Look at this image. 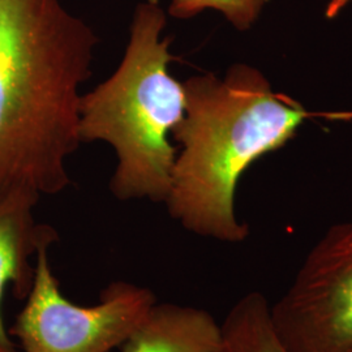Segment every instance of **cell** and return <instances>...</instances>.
<instances>
[{"label":"cell","mask_w":352,"mask_h":352,"mask_svg":"<svg viewBox=\"0 0 352 352\" xmlns=\"http://www.w3.org/2000/svg\"><path fill=\"white\" fill-rule=\"evenodd\" d=\"M167 11L142 0L132 14L126 51L118 68L82 93L81 144L101 141L116 155L110 190L120 201L167 200L177 148L171 142L187 106L184 82L170 74L174 56L164 36Z\"/></svg>","instance_id":"3957f363"},{"label":"cell","mask_w":352,"mask_h":352,"mask_svg":"<svg viewBox=\"0 0 352 352\" xmlns=\"http://www.w3.org/2000/svg\"><path fill=\"white\" fill-rule=\"evenodd\" d=\"M39 200L28 193L0 199V352H20L1 316L6 291L11 287L17 299L25 300L34 279L33 258L59 239L54 227L37 222L33 212Z\"/></svg>","instance_id":"8992f818"},{"label":"cell","mask_w":352,"mask_h":352,"mask_svg":"<svg viewBox=\"0 0 352 352\" xmlns=\"http://www.w3.org/2000/svg\"><path fill=\"white\" fill-rule=\"evenodd\" d=\"M221 325V352H287L272 324L270 302L261 292L240 298Z\"/></svg>","instance_id":"ba28073f"},{"label":"cell","mask_w":352,"mask_h":352,"mask_svg":"<svg viewBox=\"0 0 352 352\" xmlns=\"http://www.w3.org/2000/svg\"><path fill=\"white\" fill-rule=\"evenodd\" d=\"M98 43L62 0H0V199L71 186L81 87Z\"/></svg>","instance_id":"6da1fadb"},{"label":"cell","mask_w":352,"mask_h":352,"mask_svg":"<svg viewBox=\"0 0 352 352\" xmlns=\"http://www.w3.org/2000/svg\"><path fill=\"white\" fill-rule=\"evenodd\" d=\"M222 325L206 309L155 302L120 352H221Z\"/></svg>","instance_id":"52a82bcc"},{"label":"cell","mask_w":352,"mask_h":352,"mask_svg":"<svg viewBox=\"0 0 352 352\" xmlns=\"http://www.w3.org/2000/svg\"><path fill=\"white\" fill-rule=\"evenodd\" d=\"M38 252L34 279L25 305L8 329L20 352H110L119 349L157 302L148 287L113 280L100 302L77 305L62 292L49 260Z\"/></svg>","instance_id":"277c9868"},{"label":"cell","mask_w":352,"mask_h":352,"mask_svg":"<svg viewBox=\"0 0 352 352\" xmlns=\"http://www.w3.org/2000/svg\"><path fill=\"white\" fill-rule=\"evenodd\" d=\"M350 3L352 0H330L327 3V10H325V16L329 20L337 17Z\"/></svg>","instance_id":"30bf717a"},{"label":"cell","mask_w":352,"mask_h":352,"mask_svg":"<svg viewBox=\"0 0 352 352\" xmlns=\"http://www.w3.org/2000/svg\"><path fill=\"white\" fill-rule=\"evenodd\" d=\"M270 317L287 352H352V222L316 243Z\"/></svg>","instance_id":"5b68a950"},{"label":"cell","mask_w":352,"mask_h":352,"mask_svg":"<svg viewBox=\"0 0 352 352\" xmlns=\"http://www.w3.org/2000/svg\"><path fill=\"white\" fill-rule=\"evenodd\" d=\"M184 88L187 106L173 133L177 153L164 205L195 235L241 243L250 236L235 209L241 176L286 145L311 113L276 93L264 74L248 64H234L222 76H192Z\"/></svg>","instance_id":"7a4b0ae2"},{"label":"cell","mask_w":352,"mask_h":352,"mask_svg":"<svg viewBox=\"0 0 352 352\" xmlns=\"http://www.w3.org/2000/svg\"><path fill=\"white\" fill-rule=\"evenodd\" d=\"M270 0H170L167 14L188 20L205 11L221 13L239 32L250 30L257 23Z\"/></svg>","instance_id":"9c48e42d"}]
</instances>
